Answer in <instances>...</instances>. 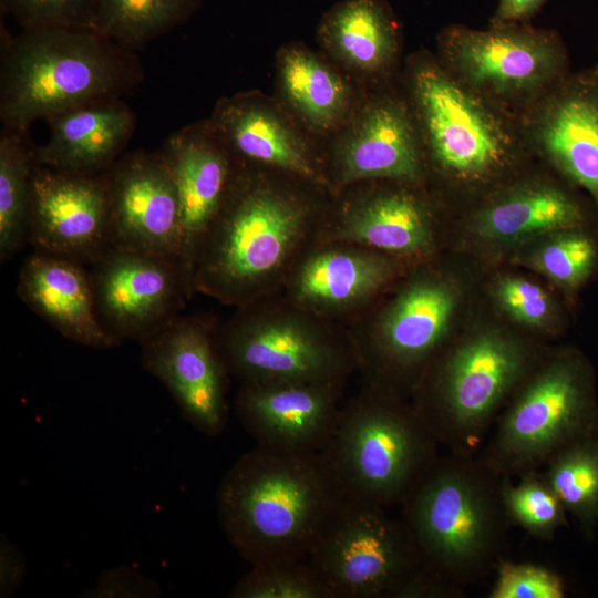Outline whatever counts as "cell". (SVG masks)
Instances as JSON below:
<instances>
[{"mask_svg": "<svg viewBox=\"0 0 598 598\" xmlns=\"http://www.w3.org/2000/svg\"><path fill=\"white\" fill-rule=\"evenodd\" d=\"M412 92L429 155L446 176L464 183L484 182L513 162L524 138L509 112L444 66L421 63L412 76Z\"/></svg>", "mask_w": 598, "mask_h": 598, "instance_id": "30bf717a", "label": "cell"}, {"mask_svg": "<svg viewBox=\"0 0 598 598\" xmlns=\"http://www.w3.org/2000/svg\"><path fill=\"white\" fill-rule=\"evenodd\" d=\"M501 483L477 455L447 452L433 461L400 504L422 567L453 597L503 558L511 522Z\"/></svg>", "mask_w": 598, "mask_h": 598, "instance_id": "3957f363", "label": "cell"}, {"mask_svg": "<svg viewBox=\"0 0 598 598\" xmlns=\"http://www.w3.org/2000/svg\"><path fill=\"white\" fill-rule=\"evenodd\" d=\"M270 171L236 164L197 249L195 291L235 308L275 293L319 238L328 207L310 194L319 186L303 188L306 181Z\"/></svg>", "mask_w": 598, "mask_h": 598, "instance_id": "6da1fadb", "label": "cell"}, {"mask_svg": "<svg viewBox=\"0 0 598 598\" xmlns=\"http://www.w3.org/2000/svg\"><path fill=\"white\" fill-rule=\"evenodd\" d=\"M1 13L22 29L47 27L94 28L92 0H0Z\"/></svg>", "mask_w": 598, "mask_h": 598, "instance_id": "d590c367", "label": "cell"}, {"mask_svg": "<svg viewBox=\"0 0 598 598\" xmlns=\"http://www.w3.org/2000/svg\"><path fill=\"white\" fill-rule=\"evenodd\" d=\"M279 78L288 103L311 125L329 128L346 114V84L315 54L299 48L287 49L280 58Z\"/></svg>", "mask_w": 598, "mask_h": 598, "instance_id": "83f0119b", "label": "cell"}, {"mask_svg": "<svg viewBox=\"0 0 598 598\" xmlns=\"http://www.w3.org/2000/svg\"><path fill=\"white\" fill-rule=\"evenodd\" d=\"M344 497L322 452L256 445L220 481L217 512L236 551L258 566L308 559Z\"/></svg>", "mask_w": 598, "mask_h": 598, "instance_id": "7a4b0ae2", "label": "cell"}, {"mask_svg": "<svg viewBox=\"0 0 598 598\" xmlns=\"http://www.w3.org/2000/svg\"><path fill=\"white\" fill-rule=\"evenodd\" d=\"M83 597L91 598H152L161 596V587L154 580L127 568L109 569L100 576L94 587Z\"/></svg>", "mask_w": 598, "mask_h": 598, "instance_id": "74e56055", "label": "cell"}, {"mask_svg": "<svg viewBox=\"0 0 598 598\" xmlns=\"http://www.w3.org/2000/svg\"><path fill=\"white\" fill-rule=\"evenodd\" d=\"M209 125L237 165L276 169L330 192L321 162L258 100L243 95L220 102Z\"/></svg>", "mask_w": 598, "mask_h": 598, "instance_id": "603a6c76", "label": "cell"}, {"mask_svg": "<svg viewBox=\"0 0 598 598\" xmlns=\"http://www.w3.org/2000/svg\"><path fill=\"white\" fill-rule=\"evenodd\" d=\"M547 0H499L491 24L526 23Z\"/></svg>", "mask_w": 598, "mask_h": 598, "instance_id": "ab89813d", "label": "cell"}, {"mask_svg": "<svg viewBox=\"0 0 598 598\" xmlns=\"http://www.w3.org/2000/svg\"><path fill=\"white\" fill-rule=\"evenodd\" d=\"M591 72L598 79V63L596 64L595 69L591 70Z\"/></svg>", "mask_w": 598, "mask_h": 598, "instance_id": "60d3db41", "label": "cell"}, {"mask_svg": "<svg viewBox=\"0 0 598 598\" xmlns=\"http://www.w3.org/2000/svg\"><path fill=\"white\" fill-rule=\"evenodd\" d=\"M48 142L37 147L40 164L53 169L99 174L120 156L135 130V115L122 97L82 104L47 120Z\"/></svg>", "mask_w": 598, "mask_h": 598, "instance_id": "d4e9b609", "label": "cell"}, {"mask_svg": "<svg viewBox=\"0 0 598 598\" xmlns=\"http://www.w3.org/2000/svg\"><path fill=\"white\" fill-rule=\"evenodd\" d=\"M2 34L0 120L28 132L90 102L122 97L140 84L136 54L93 28L47 27Z\"/></svg>", "mask_w": 598, "mask_h": 598, "instance_id": "277c9868", "label": "cell"}, {"mask_svg": "<svg viewBox=\"0 0 598 598\" xmlns=\"http://www.w3.org/2000/svg\"><path fill=\"white\" fill-rule=\"evenodd\" d=\"M92 264L97 318L118 344L143 342L178 317L193 296L179 265L161 256L110 246Z\"/></svg>", "mask_w": 598, "mask_h": 598, "instance_id": "4fadbf2b", "label": "cell"}, {"mask_svg": "<svg viewBox=\"0 0 598 598\" xmlns=\"http://www.w3.org/2000/svg\"><path fill=\"white\" fill-rule=\"evenodd\" d=\"M580 204L563 189L545 184L516 187L497 197L477 215L476 228L486 239L514 241L582 228Z\"/></svg>", "mask_w": 598, "mask_h": 598, "instance_id": "484cf974", "label": "cell"}, {"mask_svg": "<svg viewBox=\"0 0 598 598\" xmlns=\"http://www.w3.org/2000/svg\"><path fill=\"white\" fill-rule=\"evenodd\" d=\"M393 290L343 326L364 388L406 400L439 353L456 296L450 283L430 274L412 276Z\"/></svg>", "mask_w": 598, "mask_h": 598, "instance_id": "9c48e42d", "label": "cell"}, {"mask_svg": "<svg viewBox=\"0 0 598 598\" xmlns=\"http://www.w3.org/2000/svg\"><path fill=\"white\" fill-rule=\"evenodd\" d=\"M444 68L503 110L523 112L568 75L558 35L526 23L452 25L440 37Z\"/></svg>", "mask_w": 598, "mask_h": 598, "instance_id": "7c38bea8", "label": "cell"}, {"mask_svg": "<svg viewBox=\"0 0 598 598\" xmlns=\"http://www.w3.org/2000/svg\"><path fill=\"white\" fill-rule=\"evenodd\" d=\"M496 297L503 309L515 320L528 326H542L553 312L547 293L523 278L506 277L496 286Z\"/></svg>", "mask_w": 598, "mask_h": 598, "instance_id": "8d00e7d4", "label": "cell"}, {"mask_svg": "<svg viewBox=\"0 0 598 598\" xmlns=\"http://www.w3.org/2000/svg\"><path fill=\"white\" fill-rule=\"evenodd\" d=\"M216 346L239 383L343 385L357 371L343 324L312 315L275 292L236 308L216 329Z\"/></svg>", "mask_w": 598, "mask_h": 598, "instance_id": "5b68a950", "label": "cell"}, {"mask_svg": "<svg viewBox=\"0 0 598 598\" xmlns=\"http://www.w3.org/2000/svg\"><path fill=\"white\" fill-rule=\"evenodd\" d=\"M25 574V559L3 535L0 540V596L10 597L18 590Z\"/></svg>", "mask_w": 598, "mask_h": 598, "instance_id": "f35d334b", "label": "cell"}, {"mask_svg": "<svg viewBox=\"0 0 598 598\" xmlns=\"http://www.w3.org/2000/svg\"><path fill=\"white\" fill-rule=\"evenodd\" d=\"M343 391L320 383H241L235 412L257 446L322 452L336 430Z\"/></svg>", "mask_w": 598, "mask_h": 598, "instance_id": "d6986e66", "label": "cell"}, {"mask_svg": "<svg viewBox=\"0 0 598 598\" xmlns=\"http://www.w3.org/2000/svg\"><path fill=\"white\" fill-rule=\"evenodd\" d=\"M519 130L542 155L591 196L598 209V79L565 76L520 112Z\"/></svg>", "mask_w": 598, "mask_h": 598, "instance_id": "ac0fdd59", "label": "cell"}, {"mask_svg": "<svg viewBox=\"0 0 598 598\" xmlns=\"http://www.w3.org/2000/svg\"><path fill=\"white\" fill-rule=\"evenodd\" d=\"M439 445L413 404L363 386L343 402L322 454L347 496L389 508L400 506Z\"/></svg>", "mask_w": 598, "mask_h": 598, "instance_id": "52a82bcc", "label": "cell"}, {"mask_svg": "<svg viewBox=\"0 0 598 598\" xmlns=\"http://www.w3.org/2000/svg\"><path fill=\"white\" fill-rule=\"evenodd\" d=\"M320 34L332 53L350 68L380 72L393 61L395 22L380 0H344L329 11Z\"/></svg>", "mask_w": 598, "mask_h": 598, "instance_id": "4316f807", "label": "cell"}, {"mask_svg": "<svg viewBox=\"0 0 598 598\" xmlns=\"http://www.w3.org/2000/svg\"><path fill=\"white\" fill-rule=\"evenodd\" d=\"M425 172L417 131L399 102L369 105L341 140L326 177L331 193L363 181L416 184Z\"/></svg>", "mask_w": 598, "mask_h": 598, "instance_id": "7402d4cb", "label": "cell"}, {"mask_svg": "<svg viewBox=\"0 0 598 598\" xmlns=\"http://www.w3.org/2000/svg\"><path fill=\"white\" fill-rule=\"evenodd\" d=\"M489 598H564L566 586L555 571L539 565L502 558Z\"/></svg>", "mask_w": 598, "mask_h": 598, "instance_id": "e575fe53", "label": "cell"}, {"mask_svg": "<svg viewBox=\"0 0 598 598\" xmlns=\"http://www.w3.org/2000/svg\"><path fill=\"white\" fill-rule=\"evenodd\" d=\"M556 235L535 251L532 262L559 286L575 290L596 268V243L581 228L558 231Z\"/></svg>", "mask_w": 598, "mask_h": 598, "instance_id": "836d02e7", "label": "cell"}, {"mask_svg": "<svg viewBox=\"0 0 598 598\" xmlns=\"http://www.w3.org/2000/svg\"><path fill=\"white\" fill-rule=\"evenodd\" d=\"M308 559L332 598H406L422 569L402 519L390 517L383 506L347 495Z\"/></svg>", "mask_w": 598, "mask_h": 598, "instance_id": "8fae6325", "label": "cell"}, {"mask_svg": "<svg viewBox=\"0 0 598 598\" xmlns=\"http://www.w3.org/2000/svg\"><path fill=\"white\" fill-rule=\"evenodd\" d=\"M540 473L591 539L598 526V433L558 452Z\"/></svg>", "mask_w": 598, "mask_h": 598, "instance_id": "4dcf8cb0", "label": "cell"}, {"mask_svg": "<svg viewBox=\"0 0 598 598\" xmlns=\"http://www.w3.org/2000/svg\"><path fill=\"white\" fill-rule=\"evenodd\" d=\"M216 328L193 317H176L142 343V363L172 393L183 416L207 435L227 424L226 367Z\"/></svg>", "mask_w": 598, "mask_h": 598, "instance_id": "9a60e30c", "label": "cell"}, {"mask_svg": "<svg viewBox=\"0 0 598 598\" xmlns=\"http://www.w3.org/2000/svg\"><path fill=\"white\" fill-rule=\"evenodd\" d=\"M37 147L27 132L1 128L0 134V257L12 256L29 238L31 178Z\"/></svg>", "mask_w": 598, "mask_h": 598, "instance_id": "f1b7e54d", "label": "cell"}, {"mask_svg": "<svg viewBox=\"0 0 598 598\" xmlns=\"http://www.w3.org/2000/svg\"><path fill=\"white\" fill-rule=\"evenodd\" d=\"M408 261L354 243L317 239L277 292L312 315L346 324L398 281Z\"/></svg>", "mask_w": 598, "mask_h": 598, "instance_id": "5bb4252c", "label": "cell"}, {"mask_svg": "<svg viewBox=\"0 0 598 598\" xmlns=\"http://www.w3.org/2000/svg\"><path fill=\"white\" fill-rule=\"evenodd\" d=\"M199 0H92L94 28L131 51L186 21Z\"/></svg>", "mask_w": 598, "mask_h": 598, "instance_id": "f546056e", "label": "cell"}, {"mask_svg": "<svg viewBox=\"0 0 598 598\" xmlns=\"http://www.w3.org/2000/svg\"><path fill=\"white\" fill-rule=\"evenodd\" d=\"M363 245L405 259L427 257L435 229L426 203L405 187H373L327 207L319 238Z\"/></svg>", "mask_w": 598, "mask_h": 598, "instance_id": "44dd1931", "label": "cell"}, {"mask_svg": "<svg viewBox=\"0 0 598 598\" xmlns=\"http://www.w3.org/2000/svg\"><path fill=\"white\" fill-rule=\"evenodd\" d=\"M105 177L110 246L161 256L179 265L178 196L162 152L126 154L105 171Z\"/></svg>", "mask_w": 598, "mask_h": 598, "instance_id": "e0dca14e", "label": "cell"}, {"mask_svg": "<svg viewBox=\"0 0 598 598\" xmlns=\"http://www.w3.org/2000/svg\"><path fill=\"white\" fill-rule=\"evenodd\" d=\"M229 597L332 598L309 559L252 566L233 587Z\"/></svg>", "mask_w": 598, "mask_h": 598, "instance_id": "d6a6232c", "label": "cell"}, {"mask_svg": "<svg viewBox=\"0 0 598 598\" xmlns=\"http://www.w3.org/2000/svg\"><path fill=\"white\" fill-rule=\"evenodd\" d=\"M37 250L94 262L110 247L105 171L79 174L38 162L31 178L29 238Z\"/></svg>", "mask_w": 598, "mask_h": 598, "instance_id": "2e32d148", "label": "cell"}, {"mask_svg": "<svg viewBox=\"0 0 598 598\" xmlns=\"http://www.w3.org/2000/svg\"><path fill=\"white\" fill-rule=\"evenodd\" d=\"M179 204V267L194 295V266L200 240L218 212L236 163L209 123L172 134L161 150Z\"/></svg>", "mask_w": 598, "mask_h": 598, "instance_id": "ffe728a7", "label": "cell"}, {"mask_svg": "<svg viewBox=\"0 0 598 598\" xmlns=\"http://www.w3.org/2000/svg\"><path fill=\"white\" fill-rule=\"evenodd\" d=\"M598 433L592 371L575 352L538 367L496 420L478 458L499 477L540 471L558 452Z\"/></svg>", "mask_w": 598, "mask_h": 598, "instance_id": "ba28073f", "label": "cell"}, {"mask_svg": "<svg viewBox=\"0 0 598 598\" xmlns=\"http://www.w3.org/2000/svg\"><path fill=\"white\" fill-rule=\"evenodd\" d=\"M503 477L501 495L511 523L518 525L530 536L551 540L558 529L568 525L563 503L543 477L540 471L516 477Z\"/></svg>", "mask_w": 598, "mask_h": 598, "instance_id": "1f68e13d", "label": "cell"}, {"mask_svg": "<svg viewBox=\"0 0 598 598\" xmlns=\"http://www.w3.org/2000/svg\"><path fill=\"white\" fill-rule=\"evenodd\" d=\"M17 289L21 300L63 337L99 349L118 344L97 318L90 275L79 262L37 250L23 262Z\"/></svg>", "mask_w": 598, "mask_h": 598, "instance_id": "cb8c5ba5", "label": "cell"}, {"mask_svg": "<svg viewBox=\"0 0 598 598\" xmlns=\"http://www.w3.org/2000/svg\"><path fill=\"white\" fill-rule=\"evenodd\" d=\"M530 370L523 344L497 331L480 332L434 358L413 405L447 452L475 456Z\"/></svg>", "mask_w": 598, "mask_h": 598, "instance_id": "8992f818", "label": "cell"}]
</instances>
